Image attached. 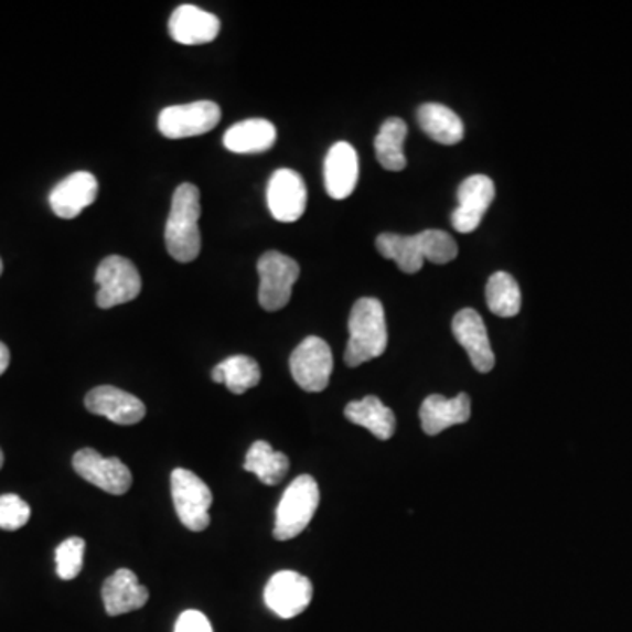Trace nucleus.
I'll return each mask as SVG.
<instances>
[{"label":"nucleus","mask_w":632,"mask_h":632,"mask_svg":"<svg viewBox=\"0 0 632 632\" xmlns=\"http://www.w3.org/2000/svg\"><path fill=\"white\" fill-rule=\"evenodd\" d=\"M469 417H471V399L464 392L452 399L432 394L421 403V429L429 436H438L448 427L465 424Z\"/></svg>","instance_id":"19"},{"label":"nucleus","mask_w":632,"mask_h":632,"mask_svg":"<svg viewBox=\"0 0 632 632\" xmlns=\"http://www.w3.org/2000/svg\"><path fill=\"white\" fill-rule=\"evenodd\" d=\"M332 361L331 346L322 338H306L290 357V373L297 385L306 392H323L331 379Z\"/></svg>","instance_id":"9"},{"label":"nucleus","mask_w":632,"mask_h":632,"mask_svg":"<svg viewBox=\"0 0 632 632\" xmlns=\"http://www.w3.org/2000/svg\"><path fill=\"white\" fill-rule=\"evenodd\" d=\"M258 302L266 311H280L289 304L292 289L299 280V264L280 251H266L258 258Z\"/></svg>","instance_id":"6"},{"label":"nucleus","mask_w":632,"mask_h":632,"mask_svg":"<svg viewBox=\"0 0 632 632\" xmlns=\"http://www.w3.org/2000/svg\"><path fill=\"white\" fill-rule=\"evenodd\" d=\"M418 126L439 144L452 147L464 139V124L452 109L443 104L429 103L417 111Z\"/></svg>","instance_id":"21"},{"label":"nucleus","mask_w":632,"mask_h":632,"mask_svg":"<svg viewBox=\"0 0 632 632\" xmlns=\"http://www.w3.org/2000/svg\"><path fill=\"white\" fill-rule=\"evenodd\" d=\"M99 183L86 171L73 172L62 180L50 194V206L58 218L73 219L95 203Z\"/></svg>","instance_id":"16"},{"label":"nucleus","mask_w":632,"mask_h":632,"mask_svg":"<svg viewBox=\"0 0 632 632\" xmlns=\"http://www.w3.org/2000/svg\"><path fill=\"white\" fill-rule=\"evenodd\" d=\"M29 521H31V506L20 495H0V529H22Z\"/></svg>","instance_id":"29"},{"label":"nucleus","mask_w":632,"mask_h":632,"mask_svg":"<svg viewBox=\"0 0 632 632\" xmlns=\"http://www.w3.org/2000/svg\"><path fill=\"white\" fill-rule=\"evenodd\" d=\"M9 362H11V353H9L8 346L0 341V376L4 375Z\"/></svg>","instance_id":"31"},{"label":"nucleus","mask_w":632,"mask_h":632,"mask_svg":"<svg viewBox=\"0 0 632 632\" xmlns=\"http://www.w3.org/2000/svg\"><path fill=\"white\" fill-rule=\"evenodd\" d=\"M2 269H4V266H2V260H0V275H2Z\"/></svg>","instance_id":"33"},{"label":"nucleus","mask_w":632,"mask_h":632,"mask_svg":"<svg viewBox=\"0 0 632 632\" xmlns=\"http://www.w3.org/2000/svg\"><path fill=\"white\" fill-rule=\"evenodd\" d=\"M174 632H213L207 617L197 610H186L178 617Z\"/></svg>","instance_id":"30"},{"label":"nucleus","mask_w":632,"mask_h":632,"mask_svg":"<svg viewBox=\"0 0 632 632\" xmlns=\"http://www.w3.org/2000/svg\"><path fill=\"white\" fill-rule=\"evenodd\" d=\"M308 190L299 172L278 169L267 185V206L278 222L292 224L304 215Z\"/></svg>","instance_id":"12"},{"label":"nucleus","mask_w":632,"mask_h":632,"mask_svg":"<svg viewBox=\"0 0 632 632\" xmlns=\"http://www.w3.org/2000/svg\"><path fill=\"white\" fill-rule=\"evenodd\" d=\"M485 296L489 310L501 319H513L521 313V287L512 275L504 271L494 272L486 281Z\"/></svg>","instance_id":"27"},{"label":"nucleus","mask_w":632,"mask_h":632,"mask_svg":"<svg viewBox=\"0 0 632 632\" xmlns=\"http://www.w3.org/2000/svg\"><path fill=\"white\" fill-rule=\"evenodd\" d=\"M150 598L147 587L139 583L130 569H118L104 581L103 601L109 617L126 615L144 607Z\"/></svg>","instance_id":"20"},{"label":"nucleus","mask_w":632,"mask_h":632,"mask_svg":"<svg viewBox=\"0 0 632 632\" xmlns=\"http://www.w3.org/2000/svg\"><path fill=\"white\" fill-rule=\"evenodd\" d=\"M201 192L192 183L178 186L165 224V246L178 263H192L201 254Z\"/></svg>","instance_id":"2"},{"label":"nucleus","mask_w":632,"mask_h":632,"mask_svg":"<svg viewBox=\"0 0 632 632\" xmlns=\"http://www.w3.org/2000/svg\"><path fill=\"white\" fill-rule=\"evenodd\" d=\"M313 599V586L310 578L296 571H280L272 575L264 590L266 607L280 617L293 619L310 607Z\"/></svg>","instance_id":"11"},{"label":"nucleus","mask_w":632,"mask_h":632,"mask_svg":"<svg viewBox=\"0 0 632 632\" xmlns=\"http://www.w3.org/2000/svg\"><path fill=\"white\" fill-rule=\"evenodd\" d=\"M452 329L453 336L468 352L471 364L478 373H489L494 369L495 355L486 334L485 322L478 311L471 308L459 311L453 319Z\"/></svg>","instance_id":"15"},{"label":"nucleus","mask_w":632,"mask_h":632,"mask_svg":"<svg viewBox=\"0 0 632 632\" xmlns=\"http://www.w3.org/2000/svg\"><path fill=\"white\" fill-rule=\"evenodd\" d=\"M85 406L90 414L106 417L118 426H133L147 415V408L142 405V400L129 392L120 390V388L111 387V385H103V387H95L94 390L88 392L85 397Z\"/></svg>","instance_id":"14"},{"label":"nucleus","mask_w":632,"mask_h":632,"mask_svg":"<svg viewBox=\"0 0 632 632\" xmlns=\"http://www.w3.org/2000/svg\"><path fill=\"white\" fill-rule=\"evenodd\" d=\"M344 417L355 426L369 430L375 438L387 441L396 432V415L375 396L353 400L344 408Z\"/></svg>","instance_id":"22"},{"label":"nucleus","mask_w":632,"mask_h":632,"mask_svg":"<svg viewBox=\"0 0 632 632\" xmlns=\"http://www.w3.org/2000/svg\"><path fill=\"white\" fill-rule=\"evenodd\" d=\"M408 126L400 118H388L375 139L376 157L387 171H403L406 168L405 144Z\"/></svg>","instance_id":"26"},{"label":"nucleus","mask_w":632,"mask_h":632,"mask_svg":"<svg viewBox=\"0 0 632 632\" xmlns=\"http://www.w3.org/2000/svg\"><path fill=\"white\" fill-rule=\"evenodd\" d=\"M376 248L383 257L399 266L406 275H415L429 260L432 264H448L456 260L459 246L456 239L444 231L429 228L415 236L400 234H382L376 239Z\"/></svg>","instance_id":"1"},{"label":"nucleus","mask_w":632,"mask_h":632,"mask_svg":"<svg viewBox=\"0 0 632 632\" xmlns=\"http://www.w3.org/2000/svg\"><path fill=\"white\" fill-rule=\"evenodd\" d=\"M85 547V539L76 538V536L58 545L55 550L56 575L62 580H74L82 572Z\"/></svg>","instance_id":"28"},{"label":"nucleus","mask_w":632,"mask_h":632,"mask_svg":"<svg viewBox=\"0 0 632 632\" xmlns=\"http://www.w3.org/2000/svg\"><path fill=\"white\" fill-rule=\"evenodd\" d=\"M171 494L178 518L186 529L194 533L207 529L213 494L197 474L189 469H174L171 474Z\"/></svg>","instance_id":"5"},{"label":"nucleus","mask_w":632,"mask_h":632,"mask_svg":"<svg viewBox=\"0 0 632 632\" xmlns=\"http://www.w3.org/2000/svg\"><path fill=\"white\" fill-rule=\"evenodd\" d=\"M219 20L197 6L183 4L174 9L169 20V34L176 43L199 46L216 40Z\"/></svg>","instance_id":"17"},{"label":"nucleus","mask_w":632,"mask_h":632,"mask_svg":"<svg viewBox=\"0 0 632 632\" xmlns=\"http://www.w3.org/2000/svg\"><path fill=\"white\" fill-rule=\"evenodd\" d=\"M245 471L254 473L264 485H278L290 469L289 457L275 452L267 441H255L246 453Z\"/></svg>","instance_id":"24"},{"label":"nucleus","mask_w":632,"mask_h":632,"mask_svg":"<svg viewBox=\"0 0 632 632\" xmlns=\"http://www.w3.org/2000/svg\"><path fill=\"white\" fill-rule=\"evenodd\" d=\"M260 367L257 362L246 355H234L219 362L211 371V378L215 383H224L233 394L242 396L246 390L257 387L260 382Z\"/></svg>","instance_id":"25"},{"label":"nucleus","mask_w":632,"mask_h":632,"mask_svg":"<svg viewBox=\"0 0 632 632\" xmlns=\"http://www.w3.org/2000/svg\"><path fill=\"white\" fill-rule=\"evenodd\" d=\"M494 197V181L485 174H473L462 181L457 190L459 206L452 213V225L457 233L471 234L476 231Z\"/></svg>","instance_id":"13"},{"label":"nucleus","mask_w":632,"mask_h":632,"mask_svg":"<svg viewBox=\"0 0 632 632\" xmlns=\"http://www.w3.org/2000/svg\"><path fill=\"white\" fill-rule=\"evenodd\" d=\"M320 503L319 485L310 474H302L290 483L276 510L275 538L289 542L297 538L313 521Z\"/></svg>","instance_id":"4"},{"label":"nucleus","mask_w":632,"mask_h":632,"mask_svg":"<svg viewBox=\"0 0 632 632\" xmlns=\"http://www.w3.org/2000/svg\"><path fill=\"white\" fill-rule=\"evenodd\" d=\"M325 189L332 199L343 201L353 194L358 181V157L350 142H336L325 159Z\"/></svg>","instance_id":"18"},{"label":"nucleus","mask_w":632,"mask_h":632,"mask_svg":"<svg viewBox=\"0 0 632 632\" xmlns=\"http://www.w3.org/2000/svg\"><path fill=\"white\" fill-rule=\"evenodd\" d=\"M95 281L100 287L97 304L103 310L126 304L141 293L142 281L138 267L133 266L129 258L120 255L104 258L95 272Z\"/></svg>","instance_id":"7"},{"label":"nucleus","mask_w":632,"mask_h":632,"mask_svg":"<svg viewBox=\"0 0 632 632\" xmlns=\"http://www.w3.org/2000/svg\"><path fill=\"white\" fill-rule=\"evenodd\" d=\"M222 120L216 103L197 100L183 106H169L159 115V130L168 139L194 138L215 129Z\"/></svg>","instance_id":"8"},{"label":"nucleus","mask_w":632,"mask_h":632,"mask_svg":"<svg viewBox=\"0 0 632 632\" xmlns=\"http://www.w3.org/2000/svg\"><path fill=\"white\" fill-rule=\"evenodd\" d=\"M350 340L344 352L346 366L357 367L378 358L388 344L385 311L378 299L364 297L353 304L349 320Z\"/></svg>","instance_id":"3"},{"label":"nucleus","mask_w":632,"mask_h":632,"mask_svg":"<svg viewBox=\"0 0 632 632\" xmlns=\"http://www.w3.org/2000/svg\"><path fill=\"white\" fill-rule=\"evenodd\" d=\"M73 468L83 480L111 495L127 494L132 485L130 469L120 459L103 457L94 448L74 453Z\"/></svg>","instance_id":"10"},{"label":"nucleus","mask_w":632,"mask_h":632,"mask_svg":"<svg viewBox=\"0 0 632 632\" xmlns=\"http://www.w3.org/2000/svg\"><path fill=\"white\" fill-rule=\"evenodd\" d=\"M276 142V127L263 118L245 120L225 132L224 144L233 153H263Z\"/></svg>","instance_id":"23"},{"label":"nucleus","mask_w":632,"mask_h":632,"mask_svg":"<svg viewBox=\"0 0 632 632\" xmlns=\"http://www.w3.org/2000/svg\"><path fill=\"white\" fill-rule=\"evenodd\" d=\"M2 465H4V453L0 450V469H2Z\"/></svg>","instance_id":"32"}]
</instances>
